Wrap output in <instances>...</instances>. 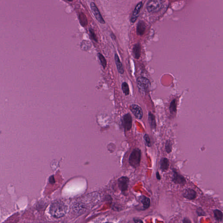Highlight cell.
<instances>
[{
	"mask_svg": "<svg viewBox=\"0 0 223 223\" xmlns=\"http://www.w3.org/2000/svg\"><path fill=\"white\" fill-rule=\"evenodd\" d=\"M122 89L123 93H124V94L128 96L129 94L130 93V89H129V87L128 85L126 82H124L122 83Z\"/></svg>",
	"mask_w": 223,
	"mask_h": 223,
	"instance_id": "d6986e66",
	"label": "cell"
},
{
	"mask_svg": "<svg viewBox=\"0 0 223 223\" xmlns=\"http://www.w3.org/2000/svg\"><path fill=\"white\" fill-rule=\"evenodd\" d=\"M136 223H143L140 220L136 219L134 220Z\"/></svg>",
	"mask_w": 223,
	"mask_h": 223,
	"instance_id": "4316f807",
	"label": "cell"
},
{
	"mask_svg": "<svg viewBox=\"0 0 223 223\" xmlns=\"http://www.w3.org/2000/svg\"><path fill=\"white\" fill-rule=\"evenodd\" d=\"M169 167V161L167 158H162L160 160V168L162 171L168 170Z\"/></svg>",
	"mask_w": 223,
	"mask_h": 223,
	"instance_id": "7c38bea8",
	"label": "cell"
},
{
	"mask_svg": "<svg viewBox=\"0 0 223 223\" xmlns=\"http://www.w3.org/2000/svg\"><path fill=\"white\" fill-rule=\"evenodd\" d=\"M184 223H191V222L189 221V220L188 219H184Z\"/></svg>",
	"mask_w": 223,
	"mask_h": 223,
	"instance_id": "83f0119b",
	"label": "cell"
},
{
	"mask_svg": "<svg viewBox=\"0 0 223 223\" xmlns=\"http://www.w3.org/2000/svg\"><path fill=\"white\" fill-rule=\"evenodd\" d=\"M137 86L140 93L145 94L148 91L151 82L148 79L143 77H139L137 80Z\"/></svg>",
	"mask_w": 223,
	"mask_h": 223,
	"instance_id": "277c9868",
	"label": "cell"
},
{
	"mask_svg": "<svg viewBox=\"0 0 223 223\" xmlns=\"http://www.w3.org/2000/svg\"><path fill=\"white\" fill-rule=\"evenodd\" d=\"M173 180L175 183L180 184H184L186 182L184 177L179 174L175 169L173 170Z\"/></svg>",
	"mask_w": 223,
	"mask_h": 223,
	"instance_id": "9c48e42d",
	"label": "cell"
},
{
	"mask_svg": "<svg viewBox=\"0 0 223 223\" xmlns=\"http://www.w3.org/2000/svg\"><path fill=\"white\" fill-rule=\"evenodd\" d=\"M183 195L185 198L188 199H194L196 198V193L192 189H187L184 191Z\"/></svg>",
	"mask_w": 223,
	"mask_h": 223,
	"instance_id": "30bf717a",
	"label": "cell"
},
{
	"mask_svg": "<svg viewBox=\"0 0 223 223\" xmlns=\"http://www.w3.org/2000/svg\"><path fill=\"white\" fill-rule=\"evenodd\" d=\"M98 58H99L100 62H101V64H102V67H103V68H105L107 66V62L104 56L102 54H101V53H99L98 54Z\"/></svg>",
	"mask_w": 223,
	"mask_h": 223,
	"instance_id": "ffe728a7",
	"label": "cell"
},
{
	"mask_svg": "<svg viewBox=\"0 0 223 223\" xmlns=\"http://www.w3.org/2000/svg\"><path fill=\"white\" fill-rule=\"evenodd\" d=\"M156 178H157V179L158 180H160V179H161V177H160V175H159V172H156Z\"/></svg>",
	"mask_w": 223,
	"mask_h": 223,
	"instance_id": "484cf974",
	"label": "cell"
},
{
	"mask_svg": "<svg viewBox=\"0 0 223 223\" xmlns=\"http://www.w3.org/2000/svg\"><path fill=\"white\" fill-rule=\"evenodd\" d=\"M114 58H115V62H116V65H117L118 72H119V73L122 74L124 73V68H123V65H122V63H121V61L119 60V57L117 54L115 55Z\"/></svg>",
	"mask_w": 223,
	"mask_h": 223,
	"instance_id": "8fae6325",
	"label": "cell"
},
{
	"mask_svg": "<svg viewBox=\"0 0 223 223\" xmlns=\"http://www.w3.org/2000/svg\"><path fill=\"white\" fill-rule=\"evenodd\" d=\"M119 184L121 188L123 190H126L127 188L129 179L126 177H122L119 179Z\"/></svg>",
	"mask_w": 223,
	"mask_h": 223,
	"instance_id": "9a60e30c",
	"label": "cell"
},
{
	"mask_svg": "<svg viewBox=\"0 0 223 223\" xmlns=\"http://www.w3.org/2000/svg\"><path fill=\"white\" fill-rule=\"evenodd\" d=\"M81 16H82V17L80 16V22H81H81H82V23H81V24H82V25H83V26L84 25H86L85 22L87 23V20H86V17H85V16L83 14H81Z\"/></svg>",
	"mask_w": 223,
	"mask_h": 223,
	"instance_id": "cb8c5ba5",
	"label": "cell"
},
{
	"mask_svg": "<svg viewBox=\"0 0 223 223\" xmlns=\"http://www.w3.org/2000/svg\"><path fill=\"white\" fill-rule=\"evenodd\" d=\"M141 157V151L140 149H134L129 157V163L130 166L135 168L138 167L140 165Z\"/></svg>",
	"mask_w": 223,
	"mask_h": 223,
	"instance_id": "7a4b0ae2",
	"label": "cell"
},
{
	"mask_svg": "<svg viewBox=\"0 0 223 223\" xmlns=\"http://www.w3.org/2000/svg\"><path fill=\"white\" fill-rule=\"evenodd\" d=\"M90 7L92 12L93 13L94 15L95 16V18L97 19V21L101 24H105V21L102 18L99 9L97 8V5H96L95 3L92 2L91 3Z\"/></svg>",
	"mask_w": 223,
	"mask_h": 223,
	"instance_id": "5b68a950",
	"label": "cell"
},
{
	"mask_svg": "<svg viewBox=\"0 0 223 223\" xmlns=\"http://www.w3.org/2000/svg\"><path fill=\"white\" fill-rule=\"evenodd\" d=\"M165 150L167 154H170L172 152V146L171 140H168L165 144Z\"/></svg>",
	"mask_w": 223,
	"mask_h": 223,
	"instance_id": "44dd1931",
	"label": "cell"
},
{
	"mask_svg": "<svg viewBox=\"0 0 223 223\" xmlns=\"http://www.w3.org/2000/svg\"><path fill=\"white\" fill-rule=\"evenodd\" d=\"M89 32L91 36L92 37V39L94 40L95 41H96V42H97V36H96V35L95 34L93 30V29H91V28H90Z\"/></svg>",
	"mask_w": 223,
	"mask_h": 223,
	"instance_id": "d4e9b609",
	"label": "cell"
},
{
	"mask_svg": "<svg viewBox=\"0 0 223 223\" xmlns=\"http://www.w3.org/2000/svg\"><path fill=\"white\" fill-rule=\"evenodd\" d=\"M122 124L125 130L130 131L132 126V118L130 114H125L122 119Z\"/></svg>",
	"mask_w": 223,
	"mask_h": 223,
	"instance_id": "8992f818",
	"label": "cell"
},
{
	"mask_svg": "<svg viewBox=\"0 0 223 223\" xmlns=\"http://www.w3.org/2000/svg\"><path fill=\"white\" fill-rule=\"evenodd\" d=\"M141 48L139 44H136L134 45L133 48V52L134 57L136 59H139L140 56V52H141Z\"/></svg>",
	"mask_w": 223,
	"mask_h": 223,
	"instance_id": "2e32d148",
	"label": "cell"
},
{
	"mask_svg": "<svg viewBox=\"0 0 223 223\" xmlns=\"http://www.w3.org/2000/svg\"><path fill=\"white\" fill-rule=\"evenodd\" d=\"M67 207L61 201H56L52 204L50 209L51 214L56 218H60L67 212Z\"/></svg>",
	"mask_w": 223,
	"mask_h": 223,
	"instance_id": "6da1fadb",
	"label": "cell"
},
{
	"mask_svg": "<svg viewBox=\"0 0 223 223\" xmlns=\"http://www.w3.org/2000/svg\"><path fill=\"white\" fill-rule=\"evenodd\" d=\"M130 109L137 119H141L143 117V112L139 105L133 104L130 106Z\"/></svg>",
	"mask_w": 223,
	"mask_h": 223,
	"instance_id": "52a82bcc",
	"label": "cell"
},
{
	"mask_svg": "<svg viewBox=\"0 0 223 223\" xmlns=\"http://www.w3.org/2000/svg\"><path fill=\"white\" fill-rule=\"evenodd\" d=\"M142 6V2H141L138 3V4L136 5L135 8H134L133 13H132L131 18V22L132 23H135V22L137 20L138 17H139V13H140V10H141Z\"/></svg>",
	"mask_w": 223,
	"mask_h": 223,
	"instance_id": "ba28073f",
	"label": "cell"
},
{
	"mask_svg": "<svg viewBox=\"0 0 223 223\" xmlns=\"http://www.w3.org/2000/svg\"><path fill=\"white\" fill-rule=\"evenodd\" d=\"M143 138L146 145L148 147H151V139H150L149 135L147 134H145Z\"/></svg>",
	"mask_w": 223,
	"mask_h": 223,
	"instance_id": "603a6c76",
	"label": "cell"
},
{
	"mask_svg": "<svg viewBox=\"0 0 223 223\" xmlns=\"http://www.w3.org/2000/svg\"><path fill=\"white\" fill-rule=\"evenodd\" d=\"M214 216L215 218L217 220H221L222 219V213L221 211L218 210H216L214 211Z\"/></svg>",
	"mask_w": 223,
	"mask_h": 223,
	"instance_id": "7402d4cb",
	"label": "cell"
},
{
	"mask_svg": "<svg viewBox=\"0 0 223 223\" xmlns=\"http://www.w3.org/2000/svg\"><path fill=\"white\" fill-rule=\"evenodd\" d=\"M170 110L171 114H176V102L175 99L172 100L170 104Z\"/></svg>",
	"mask_w": 223,
	"mask_h": 223,
	"instance_id": "ac0fdd59",
	"label": "cell"
},
{
	"mask_svg": "<svg viewBox=\"0 0 223 223\" xmlns=\"http://www.w3.org/2000/svg\"><path fill=\"white\" fill-rule=\"evenodd\" d=\"M146 27V26L145 23H144L143 21H140L137 25V34L139 35H143L145 31Z\"/></svg>",
	"mask_w": 223,
	"mask_h": 223,
	"instance_id": "5bb4252c",
	"label": "cell"
},
{
	"mask_svg": "<svg viewBox=\"0 0 223 223\" xmlns=\"http://www.w3.org/2000/svg\"><path fill=\"white\" fill-rule=\"evenodd\" d=\"M164 3V1L161 0H151L147 3V9L151 13L158 12L163 8Z\"/></svg>",
	"mask_w": 223,
	"mask_h": 223,
	"instance_id": "3957f363",
	"label": "cell"
},
{
	"mask_svg": "<svg viewBox=\"0 0 223 223\" xmlns=\"http://www.w3.org/2000/svg\"><path fill=\"white\" fill-rule=\"evenodd\" d=\"M148 122L150 127L152 129H156V123L155 116L151 112H150L148 114Z\"/></svg>",
	"mask_w": 223,
	"mask_h": 223,
	"instance_id": "4fadbf2b",
	"label": "cell"
},
{
	"mask_svg": "<svg viewBox=\"0 0 223 223\" xmlns=\"http://www.w3.org/2000/svg\"><path fill=\"white\" fill-rule=\"evenodd\" d=\"M141 201L142 203L143 204V208L144 209H147L149 208L150 206V199L145 196H142Z\"/></svg>",
	"mask_w": 223,
	"mask_h": 223,
	"instance_id": "e0dca14e",
	"label": "cell"
},
{
	"mask_svg": "<svg viewBox=\"0 0 223 223\" xmlns=\"http://www.w3.org/2000/svg\"><path fill=\"white\" fill-rule=\"evenodd\" d=\"M112 223L108 222V223Z\"/></svg>",
	"mask_w": 223,
	"mask_h": 223,
	"instance_id": "f1b7e54d",
	"label": "cell"
}]
</instances>
